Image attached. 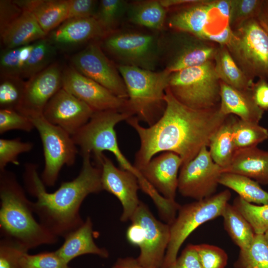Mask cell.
Wrapping results in <instances>:
<instances>
[{
	"label": "cell",
	"mask_w": 268,
	"mask_h": 268,
	"mask_svg": "<svg viewBox=\"0 0 268 268\" xmlns=\"http://www.w3.org/2000/svg\"><path fill=\"white\" fill-rule=\"evenodd\" d=\"M198 1L199 0H160L162 6L167 9L170 7L174 6H183L196 2Z\"/></svg>",
	"instance_id": "obj_54"
},
{
	"label": "cell",
	"mask_w": 268,
	"mask_h": 268,
	"mask_svg": "<svg viewBox=\"0 0 268 268\" xmlns=\"http://www.w3.org/2000/svg\"><path fill=\"white\" fill-rule=\"evenodd\" d=\"M72 67L107 89L119 98L127 99L124 80L113 62L105 55L97 42L89 43L71 58Z\"/></svg>",
	"instance_id": "obj_13"
},
{
	"label": "cell",
	"mask_w": 268,
	"mask_h": 268,
	"mask_svg": "<svg viewBox=\"0 0 268 268\" xmlns=\"http://www.w3.org/2000/svg\"><path fill=\"white\" fill-rule=\"evenodd\" d=\"M42 0H14V3L23 11L31 12L41 2Z\"/></svg>",
	"instance_id": "obj_51"
},
{
	"label": "cell",
	"mask_w": 268,
	"mask_h": 268,
	"mask_svg": "<svg viewBox=\"0 0 268 268\" xmlns=\"http://www.w3.org/2000/svg\"><path fill=\"white\" fill-rule=\"evenodd\" d=\"M64 238L63 244L56 252L68 264L73 259L83 255L93 254L102 258L109 257L108 251L99 247L94 241L93 223L90 217Z\"/></svg>",
	"instance_id": "obj_23"
},
{
	"label": "cell",
	"mask_w": 268,
	"mask_h": 268,
	"mask_svg": "<svg viewBox=\"0 0 268 268\" xmlns=\"http://www.w3.org/2000/svg\"><path fill=\"white\" fill-rule=\"evenodd\" d=\"M261 0H231L229 25L233 30L245 21L258 16L263 3Z\"/></svg>",
	"instance_id": "obj_39"
},
{
	"label": "cell",
	"mask_w": 268,
	"mask_h": 268,
	"mask_svg": "<svg viewBox=\"0 0 268 268\" xmlns=\"http://www.w3.org/2000/svg\"><path fill=\"white\" fill-rule=\"evenodd\" d=\"M167 10L158 0L136 1L129 2L126 15L134 24L162 31L166 22Z\"/></svg>",
	"instance_id": "obj_26"
},
{
	"label": "cell",
	"mask_w": 268,
	"mask_h": 268,
	"mask_svg": "<svg viewBox=\"0 0 268 268\" xmlns=\"http://www.w3.org/2000/svg\"><path fill=\"white\" fill-rule=\"evenodd\" d=\"M224 227L233 241L239 247L240 251L247 250L251 246L255 234L251 225L242 215L228 203L222 215Z\"/></svg>",
	"instance_id": "obj_30"
},
{
	"label": "cell",
	"mask_w": 268,
	"mask_h": 268,
	"mask_svg": "<svg viewBox=\"0 0 268 268\" xmlns=\"http://www.w3.org/2000/svg\"><path fill=\"white\" fill-rule=\"evenodd\" d=\"M82 164L73 180L63 182L53 193H48L39 175L37 166H25L24 179L27 192L36 198L33 211L39 222L58 237L64 238L84 222L79 210L86 197L103 191L101 166L93 165L91 154L81 155Z\"/></svg>",
	"instance_id": "obj_2"
},
{
	"label": "cell",
	"mask_w": 268,
	"mask_h": 268,
	"mask_svg": "<svg viewBox=\"0 0 268 268\" xmlns=\"http://www.w3.org/2000/svg\"><path fill=\"white\" fill-rule=\"evenodd\" d=\"M168 89L178 101L196 109L219 106L220 80L214 61L172 72Z\"/></svg>",
	"instance_id": "obj_6"
},
{
	"label": "cell",
	"mask_w": 268,
	"mask_h": 268,
	"mask_svg": "<svg viewBox=\"0 0 268 268\" xmlns=\"http://www.w3.org/2000/svg\"><path fill=\"white\" fill-rule=\"evenodd\" d=\"M236 268H268V244L264 234H256L250 247L240 251Z\"/></svg>",
	"instance_id": "obj_38"
},
{
	"label": "cell",
	"mask_w": 268,
	"mask_h": 268,
	"mask_svg": "<svg viewBox=\"0 0 268 268\" xmlns=\"http://www.w3.org/2000/svg\"><path fill=\"white\" fill-rule=\"evenodd\" d=\"M68 9V0H42L32 13L47 34L67 19Z\"/></svg>",
	"instance_id": "obj_31"
},
{
	"label": "cell",
	"mask_w": 268,
	"mask_h": 268,
	"mask_svg": "<svg viewBox=\"0 0 268 268\" xmlns=\"http://www.w3.org/2000/svg\"><path fill=\"white\" fill-rule=\"evenodd\" d=\"M46 34L34 15L23 11L0 35L5 49H12L32 44L46 37Z\"/></svg>",
	"instance_id": "obj_25"
},
{
	"label": "cell",
	"mask_w": 268,
	"mask_h": 268,
	"mask_svg": "<svg viewBox=\"0 0 268 268\" xmlns=\"http://www.w3.org/2000/svg\"><path fill=\"white\" fill-rule=\"evenodd\" d=\"M232 128L236 150L257 146L268 139V130L259 123L243 121L235 117Z\"/></svg>",
	"instance_id": "obj_32"
},
{
	"label": "cell",
	"mask_w": 268,
	"mask_h": 268,
	"mask_svg": "<svg viewBox=\"0 0 268 268\" xmlns=\"http://www.w3.org/2000/svg\"><path fill=\"white\" fill-rule=\"evenodd\" d=\"M38 132L43 145L45 165L40 175L46 186H54L64 165L72 166L78 152L71 136L48 122L43 114L28 115Z\"/></svg>",
	"instance_id": "obj_10"
},
{
	"label": "cell",
	"mask_w": 268,
	"mask_h": 268,
	"mask_svg": "<svg viewBox=\"0 0 268 268\" xmlns=\"http://www.w3.org/2000/svg\"><path fill=\"white\" fill-rule=\"evenodd\" d=\"M28 252L11 240L1 238L0 241V268H21L22 255Z\"/></svg>",
	"instance_id": "obj_44"
},
{
	"label": "cell",
	"mask_w": 268,
	"mask_h": 268,
	"mask_svg": "<svg viewBox=\"0 0 268 268\" xmlns=\"http://www.w3.org/2000/svg\"><path fill=\"white\" fill-rule=\"evenodd\" d=\"M57 50L46 37L34 42L22 76L29 79L52 64Z\"/></svg>",
	"instance_id": "obj_33"
},
{
	"label": "cell",
	"mask_w": 268,
	"mask_h": 268,
	"mask_svg": "<svg viewBox=\"0 0 268 268\" xmlns=\"http://www.w3.org/2000/svg\"><path fill=\"white\" fill-rule=\"evenodd\" d=\"M222 168L203 147L192 160L183 164L178 176V190L184 197L201 200L214 195Z\"/></svg>",
	"instance_id": "obj_12"
},
{
	"label": "cell",
	"mask_w": 268,
	"mask_h": 268,
	"mask_svg": "<svg viewBox=\"0 0 268 268\" xmlns=\"http://www.w3.org/2000/svg\"><path fill=\"white\" fill-rule=\"evenodd\" d=\"M222 172L250 178L259 184H268V151L257 146L237 149Z\"/></svg>",
	"instance_id": "obj_24"
},
{
	"label": "cell",
	"mask_w": 268,
	"mask_h": 268,
	"mask_svg": "<svg viewBox=\"0 0 268 268\" xmlns=\"http://www.w3.org/2000/svg\"><path fill=\"white\" fill-rule=\"evenodd\" d=\"M34 128L32 120L27 115L9 109H0V134L14 130L30 132Z\"/></svg>",
	"instance_id": "obj_42"
},
{
	"label": "cell",
	"mask_w": 268,
	"mask_h": 268,
	"mask_svg": "<svg viewBox=\"0 0 268 268\" xmlns=\"http://www.w3.org/2000/svg\"><path fill=\"white\" fill-rule=\"evenodd\" d=\"M160 36L165 69L174 72L213 61L218 47L205 44L188 33L177 31Z\"/></svg>",
	"instance_id": "obj_11"
},
{
	"label": "cell",
	"mask_w": 268,
	"mask_h": 268,
	"mask_svg": "<svg viewBox=\"0 0 268 268\" xmlns=\"http://www.w3.org/2000/svg\"><path fill=\"white\" fill-rule=\"evenodd\" d=\"M249 268V267H247V268Z\"/></svg>",
	"instance_id": "obj_56"
},
{
	"label": "cell",
	"mask_w": 268,
	"mask_h": 268,
	"mask_svg": "<svg viewBox=\"0 0 268 268\" xmlns=\"http://www.w3.org/2000/svg\"><path fill=\"white\" fill-rule=\"evenodd\" d=\"M62 87V71L57 63L35 74L26 81L24 97L19 112L25 115L43 114L51 98Z\"/></svg>",
	"instance_id": "obj_19"
},
{
	"label": "cell",
	"mask_w": 268,
	"mask_h": 268,
	"mask_svg": "<svg viewBox=\"0 0 268 268\" xmlns=\"http://www.w3.org/2000/svg\"><path fill=\"white\" fill-rule=\"evenodd\" d=\"M21 268H72L54 252L34 255L25 252L20 260Z\"/></svg>",
	"instance_id": "obj_41"
},
{
	"label": "cell",
	"mask_w": 268,
	"mask_h": 268,
	"mask_svg": "<svg viewBox=\"0 0 268 268\" xmlns=\"http://www.w3.org/2000/svg\"><path fill=\"white\" fill-rule=\"evenodd\" d=\"M215 0H199L183 6L167 18L169 27L205 41L216 30L220 21Z\"/></svg>",
	"instance_id": "obj_16"
},
{
	"label": "cell",
	"mask_w": 268,
	"mask_h": 268,
	"mask_svg": "<svg viewBox=\"0 0 268 268\" xmlns=\"http://www.w3.org/2000/svg\"><path fill=\"white\" fill-rule=\"evenodd\" d=\"M165 101L163 114L152 126H141L134 116L126 120L139 138L134 165L139 171L161 152L178 154L183 164L192 160L203 147L208 146L212 136L228 116L221 112L219 106L208 109L189 107L175 99L168 88Z\"/></svg>",
	"instance_id": "obj_1"
},
{
	"label": "cell",
	"mask_w": 268,
	"mask_h": 268,
	"mask_svg": "<svg viewBox=\"0 0 268 268\" xmlns=\"http://www.w3.org/2000/svg\"><path fill=\"white\" fill-rule=\"evenodd\" d=\"M94 112L86 103L62 88L47 103L43 115L48 122L72 136L89 121Z\"/></svg>",
	"instance_id": "obj_18"
},
{
	"label": "cell",
	"mask_w": 268,
	"mask_h": 268,
	"mask_svg": "<svg viewBox=\"0 0 268 268\" xmlns=\"http://www.w3.org/2000/svg\"><path fill=\"white\" fill-rule=\"evenodd\" d=\"M219 184L235 191L244 201L256 204H268V192L256 181L239 174L223 172Z\"/></svg>",
	"instance_id": "obj_29"
},
{
	"label": "cell",
	"mask_w": 268,
	"mask_h": 268,
	"mask_svg": "<svg viewBox=\"0 0 268 268\" xmlns=\"http://www.w3.org/2000/svg\"><path fill=\"white\" fill-rule=\"evenodd\" d=\"M129 2L124 0H101L94 18L107 34L116 31L126 15Z\"/></svg>",
	"instance_id": "obj_34"
},
{
	"label": "cell",
	"mask_w": 268,
	"mask_h": 268,
	"mask_svg": "<svg viewBox=\"0 0 268 268\" xmlns=\"http://www.w3.org/2000/svg\"><path fill=\"white\" fill-rule=\"evenodd\" d=\"M181 157L172 152H164L153 157L139 172L144 180L165 198L175 201Z\"/></svg>",
	"instance_id": "obj_20"
},
{
	"label": "cell",
	"mask_w": 268,
	"mask_h": 268,
	"mask_svg": "<svg viewBox=\"0 0 268 268\" xmlns=\"http://www.w3.org/2000/svg\"><path fill=\"white\" fill-rule=\"evenodd\" d=\"M144 231L141 225L136 222H131L126 231L128 242L140 248L144 241Z\"/></svg>",
	"instance_id": "obj_49"
},
{
	"label": "cell",
	"mask_w": 268,
	"mask_h": 268,
	"mask_svg": "<svg viewBox=\"0 0 268 268\" xmlns=\"http://www.w3.org/2000/svg\"><path fill=\"white\" fill-rule=\"evenodd\" d=\"M62 87L86 103L94 112L109 110L128 112L127 99L118 97L72 67L62 71Z\"/></svg>",
	"instance_id": "obj_15"
},
{
	"label": "cell",
	"mask_w": 268,
	"mask_h": 268,
	"mask_svg": "<svg viewBox=\"0 0 268 268\" xmlns=\"http://www.w3.org/2000/svg\"><path fill=\"white\" fill-rule=\"evenodd\" d=\"M213 61L216 74L221 81L239 90L251 89L254 80L239 67L225 46L218 47Z\"/></svg>",
	"instance_id": "obj_27"
},
{
	"label": "cell",
	"mask_w": 268,
	"mask_h": 268,
	"mask_svg": "<svg viewBox=\"0 0 268 268\" xmlns=\"http://www.w3.org/2000/svg\"><path fill=\"white\" fill-rule=\"evenodd\" d=\"M130 220L140 224L144 231L137 262L145 267L161 268L170 240V225L157 220L141 201Z\"/></svg>",
	"instance_id": "obj_14"
},
{
	"label": "cell",
	"mask_w": 268,
	"mask_h": 268,
	"mask_svg": "<svg viewBox=\"0 0 268 268\" xmlns=\"http://www.w3.org/2000/svg\"><path fill=\"white\" fill-rule=\"evenodd\" d=\"M265 239L268 244V230L264 234Z\"/></svg>",
	"instance_id": "obj_55"
},
{
	"label": "cell",
	"mask_w": 268,
	"mask_h": 268,
	"mask_svg": "<svg viewBox=\"0 0 268 268\" xmlns=\"http://www.w3.org/2000/svg\"><path fill=\"white\" fill-rule=\"evenodd\" d=\"M33 47V43L2 50L0 56V77H22Z\"/></svg>",
	"instance_id": "obj_35"
},
{
	"label": "cell",
	"mask_w": 268,
	"mask_h": 268,
	"mask_svg": "<svg viewBox=\"0 0 268 268\" xmlns=\"http://www.w3.org/2000/svg\"><path fill=\"white\" fill-rule=\"evenodd\" d=\"M100 166L103 190L115 196L121 202L123 207L121 221L130 220L140 202L137 194L140 187L137 176L130 171L117 167L104 154Z\"/></svg>",
	"instance_id": "obj_17"
},
{
	"label": "cell",
	"mask_w": 268,
	"mask_h": 268,
	"mask_svg": "<svg viewBox=\"0 0 268 268\" xmlns=\"http://www.w3.org/2000/svg\"><path fill=\"white\" fill-rule=\"evenodd\" d=\"M101 47L118 65L155 71L161 61L160 36L153 33L116 30L102 38Z\"/></svg>",
	"instance_id": "obj_9"
},
{
	"label": "cell",
	"mask_w": 268,
	"mask_h": 268,
	"mask_svg": "<svg viewBox=\"0 0 268 268\" xmlns=\"http://www.w3.org/2000/svg\"><path fill=\"white\" fill-rule=\"evenodd\" d=\"M26 82L20 76H1L0 109L19 111L24 97Z\"/></svg>",
	"instance_id": "obj_36"
},
{
	"label": "cell",
	"mask_w": 268,
	"mask_h": 268,
	"mask_svg": "<svg viewBox=\"0 0 268 268\" xmlns=\"http://www.w3.org/2000/svg\"><path fill=\"white\" fill-rule=\"evenodd\" d=\"M125 82L128 98L127 111L139 121L151 126L162 116L171 72L155 71L124 65L117 66Z\"/></svg>",
	"instance_id": "obj_4"
},
{
	"label": "cell",
	"mask_w": 268,
	"mask_h": 268,
	"mask_svg": "<svg viewBox=\"0 0 268 268\" xmlns=\"http://www.w3.org/2000/svg\"><path fill=\"white\" fill-rule=\"evenodd\" d=\"M0 231L1 238L12 241L25 251L57 243V237L34 217L32 201L14 174L0 171Z\"/></svg>",
	"instance_id": "obj_3"
},
{
	"label": "cell",
	"mask_w": 268,
	"mask_h": 268,
	"mask_svg": "<svg viewBox=\"0 0 268 268\" xmlns=\"http://www.w3.org/2000/svg\"><path fill=\"white\" fill-rule=\"evenodd\" d=\"M233 205L248 221L255 234H264L268 230V204H256L238 197Z\"/></svg>",
	"instance_id": "obj_37"
},
{
	"label": "cell",
	"mask_w": 268,
	"mask_h": 268,
	"mask_svg": "<svg viewBox=\"0 0 268 268\" xmlns=\"http://www.w3.org/2000/svg\"><path fill=\"white\" fill-rule=\"evenodd\" d=\"M112 268H151L144 267L137 262L136 258L125 257L118 258Z\"/></svg>",
	"instance_id": "obj_50"
},
{
	"label": "cell",
	"mask_w": 268,
	"mask_h": 268,
	"mask_svg": "<svg viewBox=\"0 0 268 268\" xmlns=\"http://www.w3.org/2000/svg\"><path fill=\"white\" fill-rule=\"evenodd\" d=\"M107 34L94 17L68 19L50 32L48 39L57 48H66L103 38Z\"/></svg>",
	"instance_id": "obj_21"
},
{
	"label": "cell",
	"mask_w": 268,
	"mask_h": 268,
	"mask_svg": "<svg viewBox=\"0 0 268 268\" xmlns=\"http://www.w3.org/2000/svg\"><path fill=\"white\" fill-rule=\"evenodd\" d=\"M194 245L202 268H225L228 257L223 249L206 244Z\"/></svg>",
	"instance_id": "obj_43"
},
{
	"label": "cell",
	"mask_w": 268,
	"mask_h": 268,
	"mask_svg": "<svg viewBox=\"0 0 268 268\" xmlns=\"http://www.w3.org/2000/svg\"><path fill=\"white\" fill-rule=\"evenodd\" d=\"M219 109L225 115H235L243 121L259 123L264 111L254 100L251 89L242 90L220 81Z\"/></svg>",
	"instance_id": "obj_22"
},
{
	"label": "cell",
	"mask_w": 268,
	"mask_h": 268,
	"mask_svg": "<svg viewBox=\"0 0 268 268\" xmlns=\"http://www.w3.org/2000/svg\"><path fill=\"white\" fill-rule=\"evenodd\" d=\"M226 47L250 79H268V33L257 18L233 29Z\"/></svg>",
	"instance_id": "obj_8"
},
{
	"label": "cell",
	"mask_w": 268,
	"mask_h": 268,
	"mask_svg": "<svg viewBox=\"0 0 268 268\" xmlns=\"http://www.w3.org/2000/svg\"><path fill=\"white\" fill-rule=\"evenodd\" d=\"M33 144L30 142L22 141L19 138L0 139V171L5 169L8 163L19 164V155L30 151Z\"/></svg>",
	"instance_id": "obj_40"
},
{
	"label": "cell",
	"mask_w": 268,
	"mask_h": 268,
	"mask_svg": "<svg viewBox=\"0 0 268 268\" xmlns=\"http://www.w3.org/2000/svg\"><path fill=\"white\" fill-rule=\"evenodd\" d=\"M215 5L221 14L229 20L231 0H215Z\"/></svg>",
	"instance_id": "obj_52"
},
{
	"label": "cell",
	"mask_w": 268,
	"mask_h": 268,
	"mask_svg": "<svg viewBox=\"0 0 268 268\" xmlns=\"http://www.w3.org/2000/svg\"><path fill=\"white\" fill-rule=\"evenodd\" d=\"M231 198L225 190L201 200L180 206L170 225V240L161 268H167L177 258L178 252L190 235L202 224L221 216Z\"/></svg>",
	"instance_id": "obj_7"
},
{
	"label": "cell",
	"mask_w": 268,
	"mask_h": 268,
	"mask_svg": "<svg viewBox=\"0 0 268 268\" xmlns=\"http://www.w3.org/2000/svg\"><path fill=\"white\" fill-rule=\"evenodd\" d=\"M251 91L256 104L264 111L268 109V82L267 79L260 78L254 82Z\"/></svg>",
	"instance_id": "obj_48"
},
{
	"label": "cell",
	"mask_w": 268,
	"mask_h": 268,
	"mask_svg": "<svg viewBox=\"0 0 268 268\" xmlns=\"http://www.w3.org/2000/svg\"><path fill=\"white\" fill-rule=\"evenodd\" d=\"M234 117L232 115L227 116L212 136L208 146L213 161L221 167L222 170L228 166L236 150L232 128Z\"/></svg>",
	"instance_id": "obj_28"
},
{
	"label": "cell",
	"mask_w": 268,
	"mask_h": 268,
	"mask_svg": "<svg viewBox=\"0 0 268 268\" xmlns=\"http://www.w3.org/2000/svg\"><path fill=\"white\" fill-rule=\"evenodd\" d=\"M68 1L67 19L94 17L99 4V1L96 0H68Z\"/></svg>",
	"instance_id": "obj_45"
},
{
	"label": "cell",
	"mask_w": 268,
	"mask_h": 268,
	"mask_svg": "<svg viewBox=\"0 0 268 268\" xmlns=\"http://www.w3.org/2000/svg\"><path fill=\"white\" fill-rule=\"evenodd\" d=\"M257 18L268 33V0H264L261 11Z\"/></svg>",
	"instance_id": "obj_53"
},
{
	"label": "cell",
	"mask_w": 268,
	"mask_h": 268,
	"mask_svg": "<svg viewBox=\"0 0 268 268\" xmlns=\"http://www.w3.org/2000/svg\"><path fill=\"white\" fill-rule=\"evenodd\" d=\"M132 116L129 112L114 110L95 112L89 121L71 137L79 147L80 155L93 154L96 165L100 166L103 152L109 151L121 168L133 172L140 180L143 179L141 174L121 150L115 129L117 124Z\"/></svg>",
	"instance_id": "obj_5"
},
{
	"label": "cell",
	"mask_w": 268,
	"mask_h": 268,
	"mask_svg": "<svg viewBox=\"0 0 268 268\" xmlns=\"http://www.w3.org/2000/svg\"><path fill=\"white\" fill-rule=\"evenodd\" d=\"M167 268H202L194 245H188L175 262Z\"/></svg>",
	"instance_id": "obj_47"
},
{
	"label": "cell",
	"mask_w": 268,
	"mask_h": 268,
	"mask_svg": "<svg viewBox=\"0 0 268 268\" xmlns=\"http://www.w3.org/2000/svg\"><path fill=\"white\" fill-rule=\"evenodd\" d=\"M23 11L15 4L13 0H0V34L10 25Z\"/></svg>",
	"instance_id": "obj_46"
}]
</instances>
